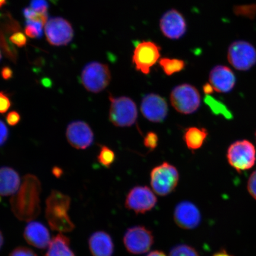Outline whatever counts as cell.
Here are the masks:
<instances>
[{"instance_id":"obj_1","label":"cell","mask_w":256,"mask_h":256,"mask_svg":"<svg viewBox=\"0 0 256 256\" xmlns=\"http://www.w3.org/2000/svg\"><path fill=\"white\" fill-rule=\"evenodd\" d=\"M41 184L36 176L26 175L19 190L12 196L10 204L12 212L22 222H30L40 212Z\"/></svg>"},{"instance_id":"obj_2","label":"cell","mask_w":256,"mask_h":256,"mask_svg":"<svg viewBox=\"0 0 256 256\" xmlns=\"http://www.w3.org/2000/svg\"><path fill=\"white\" fill-rule=\"evenodd\" d=\"M71 198L58 190H52L46 200V216L51 229L68 232L75 228L68 215Z\"/></svg>"},{"instance_id":"obj_3","label":"cell","mask_w":256,"mask_h":256,"mask_svg":"<svg viewBox=\"0 0 256 256\" xmlns=\"http://www.w3.org/2000/svg\"><path fill=\"white\" fill-rule=\"evenodd\" d=\"M110 120L117 127L133 126L137 119L138 111L135 102L126 96L114 97L110 96Z\"/></svg>"},{"instance_id":"obj_4","label":"cell","mask_w":256,"mask_h":256,"mask_svg":"<svg viewBox=\"0 0 256 256\" xmlns=\"http://www.w3.org/2000/svg\"><path fill=\"white\" fill-rule=\"evenodd\" d=\"M111 78L110 70L107 64L92 62L83 68L81 82L88 92L98 94L110 84Z\"/></svg>"},{"instance_id":"obj_5","label":"cell","mask_w":256,"mask_h":256,"mask_svg":"<svg viewBox=\"0 0 256 256\" xmlns=\"http://www.w3.org/2000/svg\"><path fill=\"white\" fill-rule=\"evenodd\" d=\"M177 168L167 162L156 166L150 174V183L154 192L161 196H166L175 190L178 183Z\"/></svg>"},{"instance_id":"obj_6","label":"cell","mask_w":256,"mask_h":256,"mask_svg":"<svg viewBox=\"0 0 256 256\" xmlns=\"http://www.w3.org/2000/svg\"><path fill=\"white\" fill-rule=\"evenodd\" d=\"M172 107L179 113L188 114L194 113L200 105V96L198 89L190 84L176 86L170 94Z\"/></svg>"},{"instance_id":"obj_7","label":"cell","mask_w":256,"mask_h":256,"mask_svg":"<svg viewBox=\"0 0 256 256\" xmlns=\"http://www.w3.org/2000/svg\"><path fill=\"white\" fill-rule=\"evenodd\" d=\"M227 159L229 164L238 172L250 169L256 161L255 146L248 140H238L230 146Z\"/></svg>"},{"instance_id":"obj_8","label":"cell","mask_w":256,"mask_h":256,"mask_svg":"<svg viewBox=\"0 0 256 256\" xmlns=\"http://www.w3.org/2000/svg\"><path fill=\"white\" fill-rule=\"evenodd\" d=\"M154 242L151 230L142 226L128 229L124 236V244L127 251L132 254H142L148 252Z\"/></svg>"},{"instance_id":"obj_9","label":"cell","mask_w":256,"mask_h":256,"mask_svg":"<svg viewBox=\"0 0 256 256\" xmlns=\"http://www.w3.org/2000/svg\"><path fill=\"white\" fill-rule=\"evenodd\" d=\"M228 60L236 70L247 71L256 64V50L248 42H234L228 48Z\"/></svg>"},{"instance_id":"obj_10","label":"cell","mask_w":256,"mask_h":256,"mask_svg":"<svg viewBox=\"0 0 256 256\" xmlns=\"http://www.w3.org/2000/svg\"><path fill=\"white\" fill-rule=\"evenodd\" d=\"M46 40L51 46H66L74 37V30L68 20L60 17L48 19L44 25Z\"/></svg>"},{"instance_id":"obj_11","label":"cell","mask_w":256,"mask_h":256,"mask_svg":"<svg viewBox=\"0 0 256 256\" xmlns=\"http://www.w3.org/2000/svg\"><path fill=\"white\" fill-rule=\"evenodd\" d=\"M160 48L152 41H142L135 48L132 62L138 71L148 74L160 57Z\"/></svg>"},{"instance_id":"obj_12","label":"cell","mask_w":256,"mask_h":256,"mask_svg":"<svg viewBox=\"0 0 256 256\" xmlns=\"http://www.w3.org/2000/svg\"><path fill=\"white\" fill-rule=\"evenodd\" d=\"M158 203V198L147 186H136L128 194L126 206L136 214H144L152 210Z\"/></svg>"},{"instance_id":"obj_13","label":"cell","mask_w":256,"mask_h":256,"mask_svg":"<svg viewBox=\"0 0 256 256\" xmlns=\"http://www.w3.org/2000/svg\"><path fill=\"white\" fill-rule=\"evenodd\" d=\"M66 136L70 145L78 150L87 149L94 142V134L92 128L82 120L73 121L68 124Z\"/></svg>"},{"instance_id":"obj_14","label":"cell","mask_w":256,"mask_h":256,"mask_svg":"<svg viewBox=\"0 0 256 256\" xmlns=\"http://www.w3.org/2000/svg\"><path fill=\"white\" fill-rule=\"evenodd\" d=\"M168 110L165 99L156 94L144 96L140 104V110L144 116L152 122H162L168 116Z\"/></svg>"},{"instance_id":"obj_15","label":"cell","mask_w":256,"mask_h":256,"mask_svg":"<svg viewBox=\"0 0 256 256\" xmlns=\"http://www.w3.org/2000/svg\"><path fill=\"white\" fill-rule=\"evenodd\" d=\"M160 26L162 34L170 40L180 39L187 30L184 16L174 9L170 10L162 16Z\"/></svg>"},{"instance_id":"obj_16","label":"cell","mask_w":256,"mask_h":256,"mask_svg":"<svg viewBox=\"0 0 256 256\" xmlns=\"http://www.w3.org/2000/svg\"><path fill=\"white\" fill-rule=\"evenodd\" d=\"M174 220L176 224L181 228L194 229L200 223L201 214L194 204L190 201H183L175 208Z\"/></svg>"},{"instance_id":"obj_17","label":"cell","mask_w":256,"mask_h":256,"mask_svg":"<svg viewBox=\"0 0 256 256\" xmlns=\"http://www.w3.org/2000/svg\"><path fill=\"white\" fill-rule=\"evenodd\" d=\"M210 82L217 92H228L234 88L236 78L232 70L224 66H217L211 70Z\"/></svg>"},{"instance_id":"obj_18","label":"cell","mask_w":256,"mask_h":256,"mask_svg":"<svg viewBox=\"0 0 256 256\" xmlns=\"http://www.w3.org/2000/svg\"><path fill=\"white\" fill-rule=\"evenodd\" d=\"M24 238L28 244L39 249H46L50 242L49 230L37 222H30L25 227Z\"/></svg>"},{"instance_id":"obj_19","label":"cell","mask_w":256,"mask_h":256,"mask_svg":"<svg viewBox=\"0 0 256 256\" xmlns=\"http://www.w3.org/2000/svg\"><path fill=\"white\" fill-rule=\"evenodd\" d=\"M88 246L92 256H112L114 244L108 233L99 231L92 234L88 239Z\"/></svg>"},{"instance_id":"obj_20","label":"cell","mask_w":256,"mask_h":256,"mask_svg":"<svg viewBox=\"0 0 256 256\" xmlns=\"http://www.w3.org/2000/svg\"><path fill=\"white\" fill-rule=\"evenodd\" d=\"M20 184V176L14 168H0V196H8L15 194Z\"/></svg>"},{"instance_id":"obj_21","label":"cell","mask_w":256,"mask_h":256,"mask_svg":"<svg viewBox=\"0 0 256 256\" xmlns=\"http://www.w3.org/2000/svg\"><path fill=\"white\" fill-rule=\"evenodd\" d=\"M46 256H76L70 248V240L66 236L59 234L51 240Z\"/></svg>"},{"instance_id":"obj_22","label":"cell","mask_w":256,"mask_h":256,"mask_svg":"<svg viewBox=\"0 0 256 256\" xmlns=\"http://www.w3.org/2000/svg\"><path fill=\"white\" fill-rule=\"evenodd\" d=\"M208 134V131L204 128L190 127L186 130L184 138L188 148L194 151L203 146Z\"/></svg>"},{"instance_id":"obj_23","label":"cell","mask_w":256,"mask_h":256,"mask_svg":"<svg viewBox=\"0 0 256 256\" xmlns=\"http://www.w3.org/2000/svg\"><path fill=\"white\" fill-rule=\"evenodd\" d=\"M159 64L162 71L168 76L175 73L180 72L185 68V62L184 60L168 58H162L160 60Z\"/></svg>"},{"instance_id":"obj_24","label":"cell","mask_w":256,"mask_h":256,"mask_svg":"<svg viewBox=\"0 0 256 256\" xmlns=\"http://www.w3.org/2000/svg\"><path fill=\"white\" fill-rule=\"evenodd\" d=\"M204 103L210 108L212 113L215 114H222L226 118L232 117V114L227 110L225 105H224L222 102L216 100L210 95H206L204 98Z\"/></svg>"},{"instance_id":"obj_25","label":"cell","mask_w":256,"mask_h":256,"mask_svg":"<svg viewBox=\"0 0 256 256\" xmlns=\"http://www.w3.org/2000/svg\"><path fill=\"white\" fill-rule=\"evenodd\" d=\"M44 24L41 22L30 20L26 21L24 32L30 38L40 39L43 36Z\"/></svg>"},{"instance_id":"obj_26","label":"cell","mask_w":256,"mask_h":256,"mask_svg":"<svg viewBox=\"0 0 256 256\" xmlns=\"http://www.w3.org/2000/svg\"><path fill=\"white\" fill-rule=\"evenodd\" d=\"M115 154L113 150L107 146H102L99 152L98 160L100 164L104 168H110L114 162Z\"/></svg>"},{"instance_id":"obj_27","label":"cell","mask_w":256,"mask_h":256,"mask_svg":"<svg viewBox=\"0 0 256 256\" xmlns=\"http://www.w3.org/2000/svg\"><path fill=\"white\" fill-rule=\"evenodd\" d=\"M168 256H200L196 250L187 244H178L171 249Z\"/></svg>"},{"instance_id":"obj_28","label":"cell","mask_w":256,"mask_h":256,"mask_svg":"<svg viewBox=\"0 0 256 256\" xmlns=\"http://www.w3.org/2000/svg\"><path fill=\"white\" fill-rule=\"evenodd\" d=\"M23 14L26 20L40 22L44 25L46 24L48 20L47 12H37L30 8H24L23 10Z\"/></svg>"},{"instance_id":"obj_29","label":"cell","mask_w":256,"mask_h":256,"mask_svg":"<svg viewBox=\"0 0 256 256\" xmlns=\"http://www.w3.org/2000/svg\"><path fill=\"white\" fill-rule=\"evenodd\" d=\"M10 42L15 44L19 48H23L26 46L27 38L25 34L20 31H18L12 34L9 38Z\"/></svg>"},{"instance_id":"obj_30","label":"cell","mask_w":256,"mask_h":256,"mask_svg":"<svg viewBox=\"0 0 256 256\" xmlns=\"http://www.w3.org/2000/svg\"><path fill=\"white\" fill-rule=\"evenodd\" d=\"M158 134L154 132H149L144 138V144L146 148L150 150H154L158 146Z\"/></svg>"},{"instance_id":"obj_31","label":"cell","mask_w":256,"mask_h":256,"mask_svg":"<svg viewBox=\"0 0 256 256\" xmlns=\"http://www.w3.org/2000/svg\"><path fill=\"white\" fill-rule=\"evenodd\" d=\"M12 102L10 95L5 92H0V114H4L11 108Z\"/></svg>"},{"instance_id":"obj_32","label":"cell","mask_w":256,"mask_h":256,"mask_svg":"<svg viewBox=\"0 0 256 256\" xmlns=\"http://www.w3.org/2000/svg\"><path fill=\"white\" fill-rule=\"evenodd\" d=\"M30 8L39 12H47L49 4L46 0H31Z\"/></svg>"},{"instance_id":"obj_33","label":"cell","mask_w":256,"mask_h":256,"mask_svg":"<svg viewBox=\"0 0 256 256\" xmlns=\"http://www.w3.org/2000/svg\"><path fill=\"white\" fill-rule=\"evenodd\" d=\"M9 256H37V254L30 248L18 247L14 248Z\"/></svg>"},{"instance_id":"obj_34","label":"cell","mask_w":256,"mask_h":256,"mask_svg":"<svg viewBox=\"0 0 256 256\" xmlns=\"http://www.w3.org/2000/svg\"><path fill=\"white\" fill-rule=\"evenodd\" d=\"M21 120L20 114L17 111H12L9 112L6 116V121L12 126H14L20 122Z\"/></svg>"},{"instance_id":"obj_35","label":"cell","mask_w":256,"mask_h":256,"mask_svg":"<svg viewBox=\"0 0 256 256\" xmlns=\"http://www.w3.org/2000/svg\"><path fill=\"white\" fill-rule=\"evenodd\" d=\"M9 136V131L6 124L0 120V146H2L7 142Z\"/></svg>"},{"instance_id":"obj_36","label":"cell","mask_w":256,"mask_h":256,"mask_svg":"<svg viewBox=\"0 0 256 256\" xmlns=\"http://www.w3.org/2000/svg\"><path fill=\"white\" fill-rule=\"evenodd\" d=\"M248 190L251 196L256 200V171L252 172L248 179Z\"/></svg>"},{"instance_id":"obj_37","label":"cell","mask_w":256,"mask_h":256,"mask_svg":"<svg viewBox=\"0 0 256 256\" xmlns=\"http://www.w3.org/2000/svg\"><path fill=\"white\" fill-rule=\"evenodd\" d=\"M236 11L238 14L252 16L256 14V6L252 5L245 6V7H238L236 8Z\"/></svg>"},{"instance_id":"obj_38","label":"cell","mask_w":256,"mask_h":256,"mask_svg":"<svg viewBox=\"0 0 256 256\" xmlns=\"http://www.w3.org/2000/svg\"><path fill=\"white\" fill-rule=\"evenodd\" d=\"M1 76L3 79L9 80L14 76V72H12L10 67L4 66L1 70Z\"/></svg>"},{"instance_id":"obj_39","label":"cell","mask_w":256,"mask_h":256,"mask_svg":"<svg viewBox=\"0 0 256 256\" xmlns=\"http://www.w3.org/2000/svg\"><path fill=\"white\" fill-rule=\"evenodd\" d=\"M203 90L206 95H210L213 94L214 89L210 84H209V83H206V84L204 86Z\"/></svg>"},{"instance_id":"obj_40","label":"cell","mask_w":256,"mask_h":256,"mask_svg":"<svg viewBox=\"0 0 256 256\" xmlns=\"http://www.w3.org/2000/svg\"><path fill=\"white\" fill-rule=\"evenodd\" d=\"M62 170L58 167H54L52 169V174L57 178H60L62 174Z\"/></svg>"},{"instance_id":"obj_41","label":"cell","mask_w":256,"mask_h":256,"mask_svg":"<svg viewBox=\"0 0 256 256\" xmlns=\"http://www.w3.org/2000/svg\"><path fill=\"white\" fill-rule=\"evenodd\" d=\"M212 256H234L228 254L226 250L222 249L216 252Z\"/></svg>"},{"instance_id":"obj_42","label":"cell","mask_w":256,"mask_h":256,"mask_svg":"<svg viewBox=\"0 0 256 256\" xmlns=\"http://www.w3.org/2000/svg\"><path fill=\"white\" fill-rule=\"evenodd\" d=\"M146 256H166V255L162 251L155 250L150 252Z\"/></svg>"},{"instance_id":"obj_43","label":"cell","mask_w":256,"mask_h":256,"mask_svg":"<svg viewBox=\"0 0 256 256\" xmlns=\"http://www.w3.org/2000/svg\"><path fill=\"white\" fill-rule=\"evenodd\" d=\"M3 243H4V238H3L2 232L0 231V249L2 248Z\"/></svg>"},{"instance_id":"obj_44","label":"cell","mask_w":256,"mask_h":256,"mask_svg":"<svg viewBox=\"0 0 256 256\" xmlns=\"http://www.w3.org/2000/svg\"><path fill=\"white\" fill-rule=\"evenodd\" d=\"M7 0H0V8H2L6 4Z\"/></svg>"},{"instance_id":"obj_45","label":"cell","mask_w":256,"mask_h":256,"mask_svg":"<svg viewBox=\"0 0 256 256\" xmlns=\"http://www.w3.org/2000/svg\"><path fill=\"white\" fill-rule=\"evenodd\" d=\"M2 52H1V50H0V60H2Z\"/></svg>"},{"instance_id":"obj_46","label":"cell","mask_w":256,"mask_h":256,"mask_svg":"<svg viewBox=\"0 0 256 256\" xmlns=\"http://www.w3.org/2000/svg\"></svg>"}]
</instances>
